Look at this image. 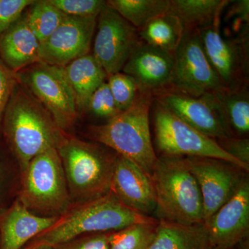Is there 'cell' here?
I'll list each match as a JSON object with an SVG mask.
<instances>
[{
    "label": "cell",
    "mask_w": 249,
    "mask_h": 249,
    "mask_svg": "<svg viewBox=\"0 0 249 249\" xmlns=\"http://www.w3.org/2000/svg\"><path fill=\"white\" fill-rule=\"evenodd\" d=\"M110 232H98V233L80 236L52 248V249H109V235Z\"/></svg>",
    "instance_id": "cell-32"
},
{
    "label": "cell",
    "mask_w": 249,
    "mask_h": 249,
    "mask_svg": "<svg viewBox=\"0 0 249 249\" xmlns=\"http://www.w3.org/2000/svg\"><path fill=\"white\" fill-rule=\"evenodd\" d=\"M86 109L98 117L109 119L120 114L107 82L103 83L91 95Z\"/></svg>",
    "instance_id": "cell-30"
},
{
    "label": "cell",
    "mask_w": 249,
    "mask_h": 249,
    "mask_svg": "<svg viewBox=\"0 0 249 249\" xmlns=\"http://www.w3.org/2000/svg\"><path fill=\"white\" fill-rule=\"evenodd\" d=\"M154 98L137 93L133 104L106 124L89 127L90 137L132 160L151 176L158 156L152 144L150 112Z\"/></svg>",
    "instance_id": "cell-4"
},
{
    "label": "cell",
    "mask_w": 249,
    "mask_h": 249,
    "mask_svg": "<svg viewBox=\"0 0 249 249\" xmlns=\"http://www.w3.org/2000/svg\"><path fill=\"white\" fill-rule=\"evenodd\" d=\"M218 145L229 155L249 166V139L227 137L215 139Z\"/></svg>",
    "instance_id": "cell-34"
},
{
    "label": "cell",
    "mask_w": 249,
    "mask_h": 249,
    "mask_svg": "<svg viewBox=\"0 0 249 249\" xmlns=\"http://www.w3.org/2000/svg\"><path fill=\"white\" fill-rule=\"evenodd\" d=\"M64 70L74 93L78 111L86 109L91 95L107 79V73L90 53L70 62Z\"/></svg>",
    "instance_id": "cell-22"
},
{
    "label": "cell",
    "mask_w": 249,
    "mask_h": 249,
    "mask_svg": "<svg viewBox=\"0 0 249 249\" xmlns=\"http://www.w3.org/2000/svg\"><path fill=\"white\" fill-rule=\"evenodd\" d=\"M97 18L67 16L47 40L40 44L39 62L64 67L89 53Z\"/></svg>",
    "instance_id": "cell-13"
},
{
    "label": "cell",
    "mask_w": 249,
    "mask_h": 249,
    "mask_svg": "<svg viewBox=\"0 0 249 249\" xmlns=\"http://www.w3.org/2000/svg\"><path fill=\"white\" fill-rule=\"evenodd\" d=\"M213 249H234L233 248H226V247H214Z\"/></svg>",
    "instance_id": "cell-38"
},
{
    "label": "cell",
    "mask_w": 249,
    "mask_h": 249,
    "mask_svg": "<svg viewBox=\"0 0 249 249\" xmlns=\"http://www.w3.org/2000/svg\"><path fill=\"white\" fill-rule=\"evenodd\" d=\"M204 224H183L159 220L147 249H213Z\"/></svg>",
    "instance_id": "cell-20"
},
{
    "label": "cell",
    "mask_w": 249,
    "mask_h": 249,
    "mask_svg": "<svg viewBox=\"0 0 249 249\" xmlns=\"http://www.w3.org/2000/svg\"><path fill=\"white\" fill-rule=\"evenodd\" d=\"M231 6L227 11L226 19L234 18L241 22L242 25L249 26V0H238L231 1Z\"/></svg>",
    "instance_id": "cell-35"
},
{
    "label": "cell",
    "mask_w": 249,
    "mask_h": 249,
    "mask_svg": "<svg viewBox=\"0 0 249 249\" xmlns=\"http://www.w3.org/2000/svg\"><path fill=\"white\" fill-rule=\"evenodd\" d=\"M110 191L129 209L151 216L156 208L151 176L132 160L116 154Z\"/></svg>",
    "instance_id": "cell-16"
},
{
    "label": "cell",
    "mask_w": 249,
    "mask_h": 249,
    "mask_svg": "<svg viewBox=\"0 0 249 249\" xmlns=\"http://www.w3.org/2000/svg\"><path fill=\"white\" fill-rule=\"evenodd\" d=\"M183 27L175 15L168 12L154 18L138 30L139 39L148 45L175 53L183 35Z\"/></svg>",
    "instance_id": "cell-24"
},
{
    "label": "cell",
    "mask_w": 249,
    "mask_h": 249,
    "mask_svg": "<svg viewBox=\"0 0 249 249\" xmlns=\"http://www.w3.org/2000/svg\"><path fill=\"white\" fill-rule=\"evenodd\" d=\"M18 76L19 83L50 113L60 129L66 132L73 125L78 111L64 67L38 62L18 72Z\"/></svg>",
    "instance_id": "cell-8"
},
{
    "label": "cell",
    "mask_w": 249,
    "mask_h": 249,
    "mask_svg": "<svg viewBox=\"0 0 249 249\" xmlns=\"http://www.w3.org/2000/svg\"><path fill=\"white\" fill-rule=\"evenodd\" d=\"M157 221L152 216L129 209L109 191L96 199L72 203L51 227L31 240L26 248L53 247L80 236L114 232L132 224Z\"/></svg>",
    "instance_id": "cell-2"
},
{
    "label": "cell",
    "mask_w": 249,
    "mask_h": 249,
    "mask_svg": "<svg viewBox=\"0 0 249 249\" xmlns=\"http://www.w3.org/2000/svg\"><path fill=\"white\" fill-rule=\"evenodd\" d=\"M96 30L93 56L107 76L121 72L139 40L138 30L107 4L98 15Z\"/></svg>",
    "instance_id": "cell-12"
},
{
    "label": "cell",
    "mask_w": 249,
    "mask_h": 249,
    "mask_svg": "<svg viewBox=\"0 0 249 249\" xmlns=\"http://www.w3.org/2000/svg\"><path fill=\"white\" fill-rule=\"evenodd\" d=\"M202 197L204 224L235 194L248 172L233 163L210 157H184Z\"/></svg>",
    "instance_id": "cell-11"
},
{
    "label": "cell",
    "mask_w": 249,
    "mask_h": 249,
    "mask_svg": "<svg viewBox=\"0 0 249 249\" xmlns=\"http://www.w3.org/2000/svg\"><path fill=\"white\" fill-rule=\"evenodd\" d=\"M1 166H0V183H1Z\"/></svg>",
    "instance_id": "cell-39"
},
{
    "label": "cell",
    "mask_w": 249,
    "mask_h": 249,
    "mask_svg": "<svg viewBox=\"0 0 249 249\" xmlns=\"http://www.w3.org/2000/svg\"><path fill=\"white\" fill-rule=\"evenodd\" d=\"M158 222L138 223L111 232L109 249H147Z\"/></svg>",
    "instance_id": "cell-27"
},
{
    "label": "cell",
    "mask_w": 249,
    "mask_h": 249,
    "mask_svg": "<svg viewBox=\"0 0 249 249\" xmlns=\"http://www.w3.org/2000/svg\"><path fill=\"white\" fill-rule=\"evenodd\" d=\"M67 16L97 18L107 4L103 0H49Z\"/></svg>",
    "instance_id": "cell-29"
},
{
    "label": "cell",
    "mask_w": 249,
    "mask_h": 249,
    "mask_svg": "<svg viewBox=\"0 0 249 249\" xmlns=\"http://www.w3.org/2000/svg\"><path fill=\"white\" fill-rule=\"evenodd\" d=\"M204 224L214 247L233 248L249 237V175L231 198Z\"/></svg>",
    "instance_id": "cell-15"
},
{
    "label": "cell",
    "mask_w": 249,
    "mask_h": 249,
    "mask_svg": "<svg viewBox=\"0 0 249 249\" xmlns=\"http://www.w3.org/2000/svg\"><path fill=\"white\" fill-rule=\"evenodd\" d=\"M231 0H170L169 12L178 18L183 30H200L221 22Z\"/></svg>",
    "instance_id": "cell-23"
},
{
    "label": "cell",
    "mask_w": 249,
    "mask_h": 249,
    "mask_svg": "<svg viewBox=\"0 0 249 249\" xmlns=\"http://www.w3.org/2000/svg\"><path fill=\"white\" fill-rule=\"evenodd\" d=\"M107 4L139 30L150 19L169 12L170 0H109Z\"/></svg>",
    "instance_id": "cell-25"
},
{
    "label": "cell",
    "mask_w": 249,
    "mask_h": 249,
    "mask_svg": "<svg viewBox=\"0 0 249 249\" xmlns=\"http://www.w3.org/2000/svg\"><path fill=\"white\" fill-rule=\"evenodd\" d=\"M57 217L33 213L18 199L0 209V249H21L52 225Z\"/></svg>",
    "instance_id": "cell-18"
},
{
    "label": "cell",
    "mask_w": 249,
    "mask_h": 249,
    "mask_svg": "<svg viewBox=\"0 0 249 249\" xmlns=\"http://www.w3.org/2000/svg\"><path fill=\"white\" fill-rule=\"evenodd\" d=\"M234 249H249V237L244 239L234 247Z\"/></svg>",
    "instance_id": "cell-36"
},
{
    "label": "cell",
    "mask_w": 249,
    "mask_h": 249,
    "mask_svg": "<svg viewBox=\"0 0 249 249\" xmlns=\"http://www.w3.org/2000/svg\"><path fill=\"white\" fill-rule=\"evenodd\" d=\"M24 249H52V247H46V246H40V247H31V248H24Z\"/></svg>",
    "instance_id": "cell-37"
},
{
    "label": "cell",
    "mask_w": 249,
    "mask_h": 249,
    "mask_svg": "<svg viewBox=\"0 0 249 249\" xmlns=\"http://www.w3.org/2000/svg\"><path fill=\"white\" fill-rule=\"evenodd\" d=\"M57 150L72 203L96 199L110 191L116 154L69 135Z\"/></svg>",
    "instance_id": "cell-5"
},
{
    "label": "cell",
    "mask_w": 249,
    "mask_h": 249,
    "mask_svg": "<svg viewBox=\"0 0 249 249\" xmlns=\"http://www.w3.org/2000/svg\"><path fill=\"white\" fill-rule=\"evenodd\" d=\"M209 95L229 137L249 138V88Z\"/></svg>",
    "instance_id": "cell-21"
},
{
    "label": "cell",
    "mask_w": 249,
    "mask_h": 249,
    "mask_svg": "<svg viewBox=\"0 0 249 249\" xmlns=\"http://www.w3.org/2000/svg\"><path fill=\"white\" fill-rule=\"evenodd\" d=\"M26 15L29 27L40 43L47 40L67 16L49 0L36 1Z\"/></svg>",
    "instance_id": "cell-26"
},
{
    "label": "cell",
    "mask_w": 249,
    "mask_h": 249,
    "mask_svg": "<svg viewBox=\"0 0 249 249\" xmlns=\"http://www.w3.org/2000/svg\"><path fill=\"white\" fill-rule=\"evenodd\" d=\"M107 84L118 109L124 111L135 101L138 88L132 77L121 72L107 76Z\"/></svg>",
    "instance_id": "cell-28"
},
{
    "label": "cell",
    "mask_w": 249,
    "mask_h": 249,
    "mask_svg": "<svg viewBox=\"0 0 249 249\" xmlns=\"http://www.w3.org/2000/svg\"><path fill=\"white\" fill-rule=\"evenodd\" d=\"M174 65L175 53L148 45L139 39L122 71L133 78L139 93L155 98L171 89Z\"/></svg>",
    "instance_id": "cell-14"
},
{
    "label": "cell",
    "mask_w": 249,
    "mask_h": 249,
    "mask_svg": "<svg viewBox=\"0 0 249 249\" xmlns=\"http://www.w3.org/2000/svg\"><path fill=\"white\" fill-rule=\"evenodd\" d=\"M5 142L16 157L21 173L34 157L49 149H58L67 134L50 113L18 83L1 119Z\"/></svg>",
    "instance_id": "cell-1"
},
{
    "label": "cell",
    "mask_w": 249,
    "mask_h": 249,
    "mask_svg": "<svg viewBox=\"0 0 249 249\" xmlns=\"http://www.w3.org/2000/svg\"><path fill=\"white\" fill-rule=\"evenodd\" d=\"M18 200L33 213L58 217L72 204L58 150L36 156L22 173Z\"/></svg>",
    "instance_id": "cell-6"
},
{
    "label": "cell",
    "mask_w": 249,
    "mask_h": 249,
    "mask_svg": "<svg viewBox=\"0 0 249 249\" xmlns=\"http://www.w3.org/2000/svg\"><path fill=\"white\" fill-rule=\"evenodd\" d=\"M18 83V73L12 71L0 60V126L5 109Z\"/></svg>",
    "instance_id": "cell-33"
},
{
    "label": "cell",
    "mask_w": 249,
    "mask_h": 249,
    "mask_svg": "<svg viewBox=\"0 0 249 249\" xmlns=\"http://www.w3.org/2000/svg\"><path fill=\"white\" fill-rule=\"evenodd\" d=\"M34 0H0V36L22 16V13L35 3Z\"/></svg>",
    "instance_id": "cell-31"
},
{
    "label": "cell",
    "mask_w": 249,
    "mask_h": 249,
    "mask_svg": "<svg viewBox=\"0 0 249 249\" xmlns=\"http://www.w3.org/2000/svg\"><path fill=\"white\" fill-rule=\"evenodd\" d=\"M154 127L156 147L160 155L210 157L227 160L246 171L249 166L229 155L210 138L183 122L154 99Z\"/></svg>",
    "instance_id": "cell-7"
},
{
    "label": "cell",
    "mask_w": 249,
    "mask_h": 249,
    "mask_svg": "<svg viewBox=\"0 0 249 249\" xmlns=\"http://www.w3.org/2000/svg\"><path fill=\"white\" fill-rule=\"evenodd\" d=\"M40 42L24 15L0 36V60L12 71L21 70L39 62Z\"/></svg>",
    "instance_id": "cell-19"
},
{
    "label": "cell",
    "mask_w": 249,
    "mask_h": 249,
    "mask_svg": "<svg viewBox=\"0 0 249 249\" xmlns=\"http://www.w3.org/2000/svg\"><path fill=\"white\" fill-rule=\"evenodd\" d=\"M154 99L183 122L210 138L229 137L209 95L195 97L168 90Z\"/></svg>",
    "instance_id": "cell-17"
},
{
    "label": "cell",
    "mask_w": 249,
    "mask_h": 249,
    "mask_svg": "<svg viewBox=\"0 0 249 249\" xmlns=\"http://www.w3.org/2000/svg\"><path fill=\"white\" fill-rule=\"evenodd\" d=\"M220 27L219 22L198 30L205 54L226 89L249 88V31L224 37Z\"/></svg>",
    "instance_id": "cell-9"
},
{
    "label": "cell",
    "mask_w": 249,
    "mask_h": 249,
    "mask_svg": "<svg viewBox=\"0 0 249 249\" xmlns=\"http://www.w3.org/2000/svg\"><path fill=\"white\" fill-rule=\"evenodd\" d=\"M201 97L227 90L208 60L198 30H185L175 52L171 89Z\"/></svg>",
    "instance_id": "cell-10"
},
{
    "label": "cell",
    "mask_w": 249,
    "mask_h": 249,
    "mask_svg": "<svg viewBox=\"0 0 249 249\" xmlns=\"http://www.w3.org/2000/svg\"><path fill=\"white\" fill-rule=\"evenodd\" d=\"M158 220L204 224L202 197L184 157L160 155L151 175Z\"/></svg>",
    "instance_id": "cell-3"
}]
</instances>
